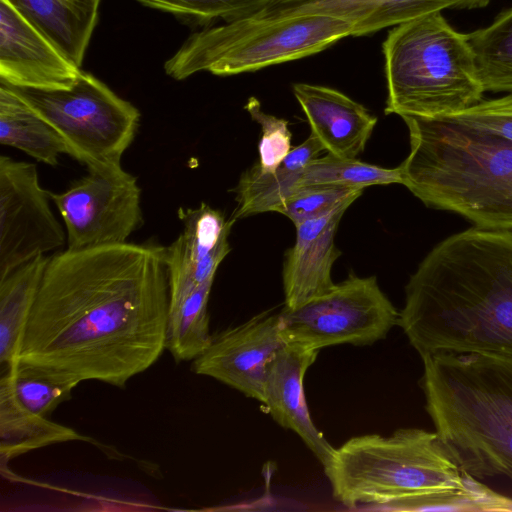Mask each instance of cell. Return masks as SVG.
Returning <instances> with one entry per match:
<instances>
[{
  "label": "cell",
  "mask_w": 512,
  "mask_h": 512,
  "mask_svg": "<svg viewBox=\"0 0 512 512\" xmlns=\"http://www.w3.org/2000/svg\"><path fill=\"white\" fill-rule=\"evenodd\" d=\"M169 310L166 247L66 249L49 257L16 361L124 387L166 349Z\"/></svg>",
  "instance_id": "1"
},
{
  "label": "cell",
  "mask_w": 512,
  "mask_h": 512,
  "mask_svg": "<svg viewBox=\"0 0 512 512\" xmlns=\"http://www.w3.org/2000/svg\"><path fill=\"white\" fill-rule=\"evenodd\" d=\"M397 325L421 358H512V229L473 227L435 245L408 280Z\"/></svg>",
  "instance_id": "2"
},
{
  "label": "cell",
  "mask_w": 512,
  "mask_h": 512,
  "mask_svg": "<svg viewBox=\"0 0 512 512\" xmlns=\"http://www.w3.org/2000/svg\"><path fill=\"white\" fill-rule=\"evenodd\" d=\"M323 467L334 498L351 509L512 510V499L462 471L437 432L356 436L334 448Z\"/></svg>",
  "instance_id": "3"
},
{
  "label": "cell",
  "mask_w": 512,
  "mask_h": 512,
  "mask_svg": "<svg viewBox=\"0 0 512 512\" xmlns=\"http://www.w3.org/2000/svg\"><path fill=\"white\" fill-rule=\"evenodd\" d=\"M401 118L410 142L402 184L474 227L512 229V141L448 117Z\"/></svg>",
  "instance_id": "4"
},
{
  "label": "cell",
  "mask_w": 512,
  "mask_h": 512,
  "mask_svg": "<svg viewBox=\"0 0 512 512\" xmlns=\"http://www.w3.org/2000/svg\"><path fill=\"white\" fill-rule=\"evenodd\" d=\"M422 360L426 410L459 467L484 485L512 487V358L442 352Z\"/></svg>",
  "instance_id": "5"
},
{
  "label": "cell",
  "mask_w": 512,
  "mask_h": 512,
  "mask_svg": "<svg viewBox=\"0 0 512 512\" xmlns=\"http://www.w3.org/2000/svg\"><path fill=\"white\" fill-rule=\"evenodd\" d=\"M382 52L386 115L440 118L483 100L468 36L455 30L441 12L394 26Z\"/></svg>",
  "instance_id": "6"
},
{
  "label": "cell",
  "mask_w": 512,
  "mask_h": 512,
  "mask_svg": "<svg viewBox=\"0 0 512 512\" xmlns=\"http://www.w3.org/2000/svg\"><path fill=\"white\" fill-rule=\"evenodd\" d=\"M347 36L351 26L326 15L249 16L191 34L164 70L175 80L201 71L218 76L253 72L316 54Z\"/></svg>",
  "instance_id": "7"
},
{
  "label": "cell",
  "mask_w": 512,
  "mask_h": 512,
  "mask_svg": "<svg viewBox=\"0 0 512 512\" xmlns=\"http://www.w3.org/2000/svg\"><path fill=\"white\" fill-rule=\"evenodd\" d=\"M10 87L60 133L71 157L87 167L121 165L135 138L140 112L94 75L81 70L66 89Z\"/></svg>",
  "instance_id": "8"
},
{
  "label": "cell",
  "mask_w": 512,
  "mask_h": 512,
  "mask_svg": "<svg viewBox=\"0 0 512 512\" xmlns=\"http://www.w3.org/2000/svg\"><path fill=\"white\" fill-rule=\"evenodd\" d=\"M279 313L287 343L319 351L342 344L371 345L385 338L399 318L375 276L354 274L325 294Z\"/></svg>",
  "instance_id": "9"
},
{
  "label": "cell",
  "mask_w": 512,
  "mask_h": 512,
  "mask_svg": "<svg viewBox=\"0 0 512 512\" xmlns=\"http://www.w3.org/2000/svg\"><path fill=\"white\" fill-rule=\"evenodd\" d=\"M87 169L66 191L51 192L66 227L67 249L127 242L143 221L137 179L121 165Z\"/></svg>",
  "instance_id": "10"
},
{
  "label": "cell",
  "mask_w": 512,
  "mask_h": 512,
  "mask_svg": "<svg viewBox=\"0 0 512 512\" xmlns=\"http://www.w3.org/2000/svg\"><path fill=\"white\" fill-rule=\"evenodd\" d=\"M34 164L0 157V279L64 245L67 235Z\"/></svg>",
  "instance_id": "11"
},
{
  "label": "cell",
  "mask_w": 512,
  "mask_h": 512,
  "mask_svg": "<svg viewBox=\"0 0 512 512\" xmlns=\"http://www.w3.org/2000/svg\"><path fill=\"white\" fill-rule=\"evenodd\" d=\"M286 344L280 313L265 311L214 336L192 370L263 402L268 367Z\"/></svg>",
  "instance_id": "12"
},
{
  "label": "cell",
  "mask_w": 512,
  "mask_h": 512,
  "mask_svg": "<svg viewBox=\"0 0 512 512\" xmlns=\"http://www.w3.org/2000/svg\"><path fill=\"white\" fill-rule=\"evenodd\" d=\"M80 72L8 0H0L1 83L17 88L66 89Z\"/></svg>",
  "instance_id": "13"
},
{
  "label": "cell",
  "mask_w": 512,
  "mask_h": 512,
  "mask_svg": "<svg viewBox=\"0 0 512 512\" xmlns=\"http://www.w3.org/2000/svg\"><path fill=\"white\" fill-rule=\"evenodd\" d=\"M183 230L166 247L170 307L200 285L214 280L230 252L228 236L234 221L205 203L194 209H179Z\"/></svg>",
  "instance_id": "14"
},
{
  "label": "cell",
  "mask_w": 512,
  "mask_h": 512,
  "mask_svg": "<svg viewBox=\"0 0 512 512\" xmlns=\"http://www.w3.org/2000/svg\"><path fill=\"white\" fill-rule=\"evenodd\" d=\"M490 0H274L255 17L281 18L302 14L335 17L351 26V36L373 34L446 9L483 8Z\"/></svg>",
  "instance_id": "15"
},
{
  "label": "cell",
  "mask_w": 512,
  "mask_h": 512,
  "mask_svg": "<svg viewBox=\"0 0 512 512\" xmlns=\"http://www.w3.org/2000/svg\"><path fill=\"white\" fill-rule=\"evenodd\" d=\"M351 204H342L295 226L296 240L283 262L284 308H297L334 287L332 267L341 255L335 245V234Z\"/></svg>",
  "instance_id": "16"
},
{
  "label": "cell",
  "mask_w": 512,
  "mask_h": 512,
  "mask_svg": "<svg viewBox=\"0 0 512 512\" xmlns=\"http://www.w3.org/2000/svg\"><path fill=\"white\" fill-rule=\"evenodd\" d=\"M319 350L287 343L271 361L264 384L263 404L282 427L295 432L324 465L334 447L311 419L303 381Z\"/></svg>",
  "instance_id": "17"
},
{
  "label": "cell",
  "mask_w": 512,
  "mask_h": 512,
  "mask_svg": "<svg viewBox=\"0 0 512 512\" xmlns=\"http://www.w3.org/2000/svg\"><path fill=\"white\" fill-rule=\"evenodd\" d=\"M292 90L309 123L310 135L328 154L357 158L364 151L376 126V116L330 87L295 83Z\"/></svg>",
  "instance_id": "18"
},
{
  "label": "cell",
  "mask_w": 512,
  "mask_h": 512,
  "mask_svg": "<svg viewBox=\"0 0 512 512\" xmlns=\"http://www.w3.org/2000/svg\"><path fill=\"white\" fill-rule=\"evenodd\" d=\"M65 58L81 65L100 0H8Z\"/></svg>",
  "instance_id": "19"
},
{
  "label": "cell",
  "mask_w": 512,
  "mask_h": 512,
  "mask_svg": "<svg viewBox=\"0 0 512 512\" xmlns=\"http://www.w3.org/2000/svg\"><path fill=\"white\" fill-rule=\"evenodd\" d=\"M323 150L321 143L310 135L292 148L274 171H262L257 163L244 171L234 189L237 207L230 219L235 222L259 213H279L295 191L304 168Z\"/></svg>",
  "instance_id": "20"
},
{
  "label": "cell",
  "mask_w": 512,
  "mask_h": 512,
  "mask_svg": "<svg viewBox=\"0 0 512 512\" xmlns=\"http://www.w3.org/2000/svg\"><path fill=\"white\" fill-rule=\"evenodd\" d=\"M0 143L50 166L58 165L61 154L72 156L60 133L4 83L0 85Z\"/></svg>",
  "instance_id": "21"
},
{
  "label": "cell",
  "mask_w": 512,
  "mask_h": 512,
  "mask_svg": "<svg viewBox=\"0 0 512 512\" xmlns=\"http://www.w3.org/2000/svg\"><path fill=\"white\" fill-rule=\"evenodd\" d=\"M48 260L38 256L0 279L1 372L16 361Z\"/></svg>",
  "instance_id": "22"
},
{
  "label": "cell",
  "mask_w": 512,
  "mask_h": 512,
  "mask_svg": "<svg viewBox=\"0 0 512 512\" xmlns=\"http://www.w3.org/2000/svg\"><path fill=\"white\" fill-rule=\"evenodd\" d=\"M87 440L74 429L24 408L0 384V456L2 466L11 459L52 444Z\"/></svg>",
  "instance_id": "23"
},
{
  "label": "cell",
  "mask_w": 512,
  "mask_h": 512,
  "mask_svg": "<svg viewBox=\"0 0 512 512\" xmlns=\"http://www.w3.org/2000/svg\"><path fill=\"white\" fill-rule=\"evenodd\" d=\"M79 383L69 375L19 361L2 371L0 378L19 404L44 417L68 400Z\"/></svg>",
  "instance_id": "24"
},
{
  "label": "cell",
  "mask_w": 512,
  "mask_h": 512,
  "mask_svg": "<svg viewBox=\"0 0 512 512\" xmlns=\"http://www.w3.org/2000/svg\"><path fill=\"white\" fill-rule=\"evenodd\" d=\"M467 36L484 92L512 93V8Z\"/></svg>",
  "instance_id": "25"
},
{
  "label": "cell",
  "mask_w": 512,
  "mask_h": 512,
  "mask_svg": "<svg viewBox=\"0 0 512 512\" xmlns=\"http://www.w3.org/2000/svg\"><path fill=\"white\" fill-rule=\"evenodd\" d=\"M213 281L200 285L170 307L166 349L178 362L195 360L212 342L207 307Z\"/></svg>",
  "instance_id": "26"
},
{
  "label": "cell",
  "mask_w": 512,
  "mask_h": 512,
  "mask_svg": "<svg viewBox=\"0 0 512 512\" xmlns=\"http://www.w3.org/2000/svg\"><path fill=\"white\" fill-rule=\"evenodd\" d=\"M402 184L400 167L383 168L357 158L327 154L310 161L304 168L297 187L336 185L365 189L373 185Z\"/></svg>",
  "instance_id": "27"
},
{
  "label": "cell",
  "mask_w": 512,
  "mask_h": 512,
  "mask_svg": "<svg viewBox=\"0 0 512 512\" xmlns=\"http://www.w3.org/2000/svg\"><path fill=\"white\" fill-rule=\"evenodd\" d=\"M144 6L171 13L183 21L208 25L230 22L259 12L274 0H136Z\"/></svg>",
  "instance_id": "28"
},
{
  "label": "cell",
  "mask_w": 512,
  "mask_h": 512,
  "mask_svg": "<svg viewBox=\"0 0 512 512\" xmlns=\"http://www.w3.org/2000/svg\"><path fill=\"white\" fill-rule=\"evenodd\" d=\"M363 190L336 185L299 187L286 199L279 213L296 226L325 215L342 204L353 203Z\"/></svg>",
  "instance_id": "29"
},
{
  "label": "cell",
  "mask_w": 512,
  "mask_h": 512,
  "mask_svg": "<svg viewBox=\"0 0 512 512\" xmlns=\"http://www.w3.org/2000/svg\"><path fill=\"white\" fill-rule=\"evenodd\" d=\"M244 108L261 127L257 164L262 171L272 172L292 149L288 121L265 113L255 97L249 98Z\"/></svg>",
  "instance_id": "30"
},
{
  "label": "cell",
  "mask_w": 512,
  "mask_h": 512,
  "mask_svg": "<svg viewBox=\"0 0 512 512\" xmlns=\"http://www.w3.org/2000/svg\"><path fill=\"white\" fill-rule=\"evenodd\" d=\"M446 117L512 141V93L481 100L464 111Z\"/></svg>",
  "instance_id": "31"
}]
</instances>
